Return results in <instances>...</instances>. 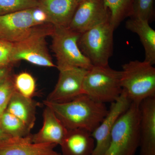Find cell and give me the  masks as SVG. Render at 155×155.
Instances as JSON below:
<instances>
[{
    "instance_id": "e0dca14e",
    "label": "cell",
    "mask_w": 155,
    "mask_h": 155,
    "mask_svg": "<svg viewBox=\"0 0 155 155\" xmlns=\"http://www.w3.org/2000/svg\"><path fill=\"white\" fill-rule=\"evenodd\" d=\"M125 27L138 35L144 49V61L154 65L155 31L150 26L149 22L143 19L130 18L125 22Z\"/></svg>"
},
{
    "instance_id": "44dd1931",
    "label": "cell",
    "mask_w": 155,
    "mask_h": 155,
    "mask_svg": "<svg viewBox=\"0 0 155 155\" xmlns=\"http://www.w3.org/2000/svg\"><path fill=\"white\" fill-rule=\"evenodd\" d=\"M16 91L26 97L32 98L36 91V82L28 72H22L13 78Z\"/></svg>"
},
{
    "instance_id": "9c48e42d",
    "label": "cell",
    "mask_w": 155,
    "mask_h": 155,
    "mask_svg": "<svg viewBox=\"0 0 155 155\" xmlns=\"http://www.w3.org/2000/svg\"><path fill=\"white\" fill-rule=\"evenodd\" d=\"M87 71L78 67L60 70L58 82L46 100L51 102H67L83 94L84 79Z\"/></svg>"
},
{
    "instance_id": "277c9868",
    "label": "cell",
    "mask_w": 155,
    "mask_h": 155,
    "mask_svg": "<svg viewBox=\"0 0 155 155\" xmlns=\"http://www.w3.org/2000/svg\"><path fill=\"white\" fill-rule=\"evenodd\" d=\"M54 25L47 24L35 26L27 36L14 43L12 51L13 63L25 61L40 67H56L48 51L46 38L51 35Z\"/></svg>"
},
{
    "instance_id": "4fadbf2b",
    "label": "cell",
    "mask_w": 155,
    "mask_h": 155,
    "mask_svg": "<svg viewBox=\"0 0 155 155\" xmlns=\"http://www.w3.org/2000/svg\"><path fill=\"white\" fill-rule=\"evenodd\" d=\"M30 134L25 137H11L0 143V155H61L54 150L57 145L34 143Z\"/></svg>"
},
{
    "instance_id": "7a4b0ae2",
    "label": "cell",
    "mask_w": 155,
    "mask_h": 155,
    "mask_svg": "<svg viewBox=\"0 0 155 155\" xmlns=\"http://www.w3.org/2000/svg\"><path fill=\"white\" fill-rule=\"evenodd\" d=\"M140 104L131 102L116 120L109 148L104 155H135L140 140Z\"/></svg>"
},
{
    "instance_id": "3957f363",
    "label": "cell",
    "mask_w": 155,
    "mask_h": 155,
    "mask_svg": "<svg viewBox=\"0 0 155 155\" xmlns=\"http://www.w3.org/2000/svg\"><path fill=\"white\" fill-rule=\"evenodd\" d=\"M121 84L131 102L140 104L155 97V68L146 61H130L122 66Z\"/></svg>"
},
{
    "instance_id": "2e32d148",
    "label": "cell",
    "mask_w": 155,
    "mask_h": 155,
    "mask_svg": "<svg viewBox=\"0 0 155 155\" xmlns=\"http://www.w3.org/2000/svg\"><path fill=\"white\" fill-rule=\"evenodd\" d=\"M60 146L62 155H92L95 144L91 132L76 129L68 130Z\"/></svg>"
},
{
    "instance_id": "d4e9b609",
    "label": "cell",
    "mask_w": 155,
    "mask_h": 155,
    "mask_svg": "<svg viewBox=\"0 0 155 155\" xmlns=\"http://www.w3.org/2000/svg\"><path fill=\"white\" fill-rule=\"evenodd\" d=\"M14 43L0 39V68L11 67Z\"/></svg>"
},
{
    "instance_id": "8992f818",
    "label": "cell",
    "mask_w": 155,
    "mask_h": 155,
    "mask_svg": "<svg viewBox=\"0 0 155 155\" xmlns=\"http://www.w3.org/2000/svg\"><path fill=\"white\" fill-rule=\"evenodd\" d=\"M80 34L69 27L54 26L51 35V48L55 55L56 67L59 71L72 67L89 70L93 67L78 47Z\"/></svg>"
},
{
    "instance_id": "ac0fdd59",
    "label": "cell",
    "mask_w": 155,
    "mask_h": 155,
    "mask_svg": "<svg viewBox=\"0 0 155 155\" xmlns=\"http://www.w3.org/2000/svg\"><path fill=\"white\" fill-rule=\"evenodd\" d=\"M36 104L32 98L26 97L15 90L6 111L22 121L31 130L36 120Z\"/></svg>"
},
{
    "instance_id": "f1b7e54d",
    "label": "cell",
    "mask_w": 155,
    "mask_h": 155,
    "mask_svg": "<svg viewBox=\"0 0 155 155\" xmlns=\"http://www.w3.org/2000/svg\"><path fill=\"white\" fill-rule=\"evenodd\" d=\"M83 1H84V0H77L78 3V4H79V3H80L81 2Z\"/></svg>"
},
{
    "instance_id": "ba28073f",
    "label": "cell",
    "mask_w": 155,
    "mask_h": 155,
    "mask_svg": "<svg viewBox=\"0 0 155 155\" xmlns=\"http://www.w3.org/2000/svg\"><path fill=\"white\" fill-rule=\"evenodd\" d=\"M110 20V12L103 0H84L78 4L69 27L81 34Z\"/></svg>"
},
{
    "instance_id": "9a60e30c",
    "label": "cell",
    "mask_w": 155,
    "mask_h": 155,
    "mask_svg": "<svg viewBox=\"0 0 155 155\" xmlns=\"http://www.w3.org/2000/svg\"><path fill=\"white\" fill-rule=\"evenodd\" d=\"M38 7L44 11L47 23L69 27L78 4L77 0H38Z\"/></svg>"
},
{
    "instance_id": "ffe728a7",
    "label": "cell",
    "mask_w": 155,
    "mask_h": 155,
    "mask_svg": "<svg viewBox=\"0 0 155 155\" xmlns=\"http://www.w3.org/2000/svg\"><path fill=\"white\" fill-rule=\"evenodd\" d=\"M0 126L12 137H25L30 134V129L21 120L7 111L1 117Z\"/></svg>"
},
{
    "instance_id": "5b68a950",
    "label": "cell",
    "mask_w": 155,
    "mask_h": 155,
    "mask_svg": "<svg viewBox=\"0 0 155 155\" xmlns=\"http://www.w3.org/2000/svg\"><path fill=\"white\" fill-rule=\"evenodd\" d=\"M121 78V71L112 69L109 65L93 66L87 70L84 79L83 94L100 102H114L123 91Z\"/></svg>"
},
{
    "instance_id": "8fae6325",
    "label": "cell",
    "mask_w": 155,
    "mask_h": 155,
    "mask_svg": "<svg viewBox=\"0 0 155 155\" xmlns=\"http://www.w3.org/2000/svg\"><path fill=\"white\" fill-rule=\"evenodd\" d=\"M32 9L0 16V39L14 43L27 36L35 26Z\"/></svg>"
},
{
    "instance_id": "83f0119b",
    "label": "cell",
    "mask_w": 155,
    "mask_h": 155,
    "mask_svg": "<svg viewBox=\"0 0 155 155\" xmlns=\"http://www.w3.org/2000/svg\"><path fill=\"white\" fill-rule=\"evenodd\" d=\"M11 137H12L5 133L0 126V143H2Z\"/></svg>"
},
{
    "instance_id": "d6986e66",
    "label": "cell",
    "mask_w": 155,
    "mask_h": 155,
    "mask_svg": "<svg viewBox=\"0 0 155 155\" xmlns=\"http://www.w3.org/2000/svg\"><path fill=\"white\" fill-rule=\"evenodd\" d=\"M134 0H103L110 14V23L114 29L124 19L130 17Z\"/></svg>"
},
{
    "instance_id": "7c38bea8",
    "label": "cell",
    "mask_w": 155,
    "mask_h": 155,
    "mask_svg": "<svg viewBox=\"0 0 155 155\" xmlns=\"http://www.w3.org/2000/svg\"><path fill=\"white\" fill-rule=\"evenodd\" d=\"M140 155H155V97L140 104Z\"/></svg>"
},
{
    "instance_id": "6da1fadb",
    "label": "cell",
    "mask_w": 155,
    "mask_h": 155,
    "mask_svg": "<svg viewBox=\"0 0 155 155\" xmlns=\"http://www.w3.org/2000/svg\"><path fill=\"white\" fill-rule=\"evenodd\" d=\"M44 104L54 111L67 130L81 129L92 133L107 114L105 104L82 94L64 103L45 100Z\"/></svg>"
},
{
    "instance_id": "cb8c5ba5",
    "label": "cell",
    "mask_w": 155,
    "mask_h": 155,
    "mask_svg": "<svg viewBox=\"0 0 155 155\" xmlns=\"http://www.w3.org/2000/svg\"><path fill=\"white\" fill-rule=\"evenodd\" d=\"M13 78L11 74L0 81V119L6 111L10 99L15 91Z\"/></svg>"
},
{
    "instance_id": "30bf717a",
    "label": "cell",
    "mask_w": 155,
    "mask_h": 155,
    "mask_svg": "<svg viewBox=\"0 0 155 155\" xmlns=\"http://www.w3.org/2000/svg\"><path fill=\"white\" fill-rule=\"evenodd\" d=\"M131 103L123 90L118 99L112 103L105 117L91 133L96 141L92 155H105L109 148L111 132L116 120L129 107Z\"/></svg>"
},
{
    "instance_id": "52a82bcc",
    "label": "cell",
    "mask_w": 155,
    "mask_h": 155,
    "mask_svg": "<svg viewBox=\"0 0 155 155\" xmlns=\"http://www.w3.org/2000/svg\"><path fill=\"white\" fill-rule=\"evenodd\" d=\"M114 30L107 22L81 34L78 47L93 66L109 65L114 50Z\"/></svg>"
},
{
    "instance_id": "603a6c76",
    "label": "cell",
    "mask_w": 155,
    "mask_h": 155,
    "mask_svg": "<svg viewBox=\"0 0 155 155\" xmlns=\"http://www.w3.org/2000/svg\"><path fill=\"white\" fill-rule=\"evenodd\" d=\"M154 0H134L130 17L149 21L153 15Z\"/></svg>"
},
{
    "instance_id": "4316f807",
    "label": "cell",
    "mask_w": 155,
    "mask_h": 155,
    "mask_svg": "<svg viewBox=\"0 0 155 155\" xmlns=\"http://www.w3.org/2000/svg\"><path fill=\"white\" fill-rule=\"evenodd\" d=\"M11 74V67L0 68V81Z\"/></svg>"
},
{
    "instance_id": "7402d4cb",
    "label": "cell",
    "mask_w": 155,
    "mask_h": 155,
    "mask_svg": "<svg viewBox=\"0 0 155 155\" xmlns=\"http://www.w3.org/2000/svg\"><path fill=\"white\" fill-rule=\"evenodd\" d=\"M38 0H0V16L38 7Z\"/></svg>"
},
{
    "instance_id": "484cf974",
    "label": "cell",
    "mask_w": 155,
    "mask_h": 155,
    "mask_svg": "<svg viewBox=\"0 0 155 155\" xmlns=\"http://www.w3.org/2000/svg\"><path fill=\"white\" fill-rule=\"evenodd\" d=\"M32 16L35 26L48 23L46 14L38 7L32 9Z\"/></svg>"
},
{
    "instance_id": "5bb4252c",
    "label": "cell",
    "mask_w": 155,
    "mask_h": 155,
    "mask_svg": "<svg viewBox=\"0 0 155 155\" xmlns=\"http://www.w3.org/2000/svg\"><path fill=\"white\" fill-rule=\"evenodd\" d=\"M43 125L37 133L30 134L31 139L34 143H52L61 145L68 130L58 119L54 111L46 107L43 114Z\"/></svg>"
}]
</instances>
